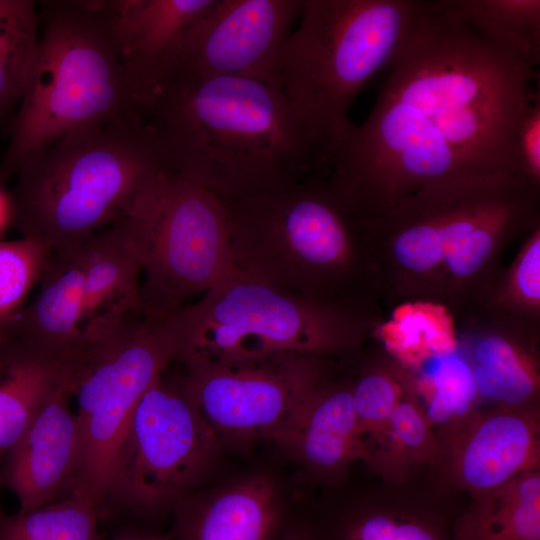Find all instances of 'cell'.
Listing matches in <instances>:
<instances>
[{
	"instance_id": "6da1fadb",
	"label": "cell",
	"mask_w": 540,
	"mask_h": 540,
	"mask_svg": "<svg viewBox=\"0 0 540 540\" xmlns=\"http://www.w3.org/2000/svg\"><path fill=\"white\" fill-rule=\"evenodd\" d=\"M365 121L329 160L327 182L359 227L427 186L519 176L518 125L536 69L420 1Z\"/></svg>"
},
{
	"instance_id": "7a4b0ae2",
	"label": "cell",
	"mask_w": 540,
	"mask_h": 540,
	"mask_svg": "<svg viewBox=\"0 0 540 540\" xmlns=\"http://www.w3.org/2000/svg\"><path fill=\"white\" fill-rule=\"evenodd\" d=\"M137 114L165 171L222 200L290 188L323 168L282 90L259 81L168 79Z\"/></svg>"
},
{
	"instance_id": "3957f363",
	"label": "cell",
	"mask_w": 540,
	"mask_h": 540,
	"mask_svg": "<svg viewBox=\"0 0 540 540\" xmlns=\"http://www.w3.org/2000/svg\"><path fill=\"white\" fill-rule=\"evenodd\" d=\"M166 172L137 113L67 132L28 157L9 195L11 222L50 252L81 246L133 215Z\"/></svg>"
},
{
	"instance_id": "277c9868",
	"label": "cell",
	"mask_w": 540,
	"mask_h": 540,
	"mask_svg": "<svg viewBox=\"0 0 540 540\" xmlns=\"http://www.w3.org/2000/svg\"><path fill=\"white\" fill-rule=\"evenodd\" d=\"M236 267L282 291L359 309L374 267L327 180L222 200Z\"/></svg>"
},
{
	"instance_id": "5b68a950",
	"label": "cell",
	"mask_w": 540,
	"mask_h": 540,
	"mask_svg": "<svg viewBox=\"0 0 540 540\" xmlns=\"http://www.w3.org/2000/svg\"><path fill=\"white\" fill-rule=\"evenodd\" d=\"M36 58L10 130L0 180L61 135L136 113L112 1H41Z\"/></svg>"
},
{
	"instance_id": "8992f818",
	"label": "cell",
	"mask_w": 540,
	"mask_h": 540,
	"mask_svg": "<svg viewBox=\"0 0 540 540\" xmlns=\"http://www.w3.org/2000/svg\"><path fill=\"white\" fill-rule=\"evenodd\" d=\"M419 0H303L281 52V90L312 138L324 168L352 126L348 111L387 67Z\"/></svg>"
},
{
	"instance_id": "52a82bcc",
	"label": "cell",
	"mask_w": 540,
	"mask_h": 540,
	"mask_svg": "<svg viewBox=\"0 0 540 540\" xmlns=\"http://www.w3.org/2000/svg\"><path fill=\"white\" fill-rule=\"evenodd\" d=\"M183 363L355 349L372 323L359 309L291 294L237 270L178 311Z\"/></svg>"
},
{
	"instance_id": "ba28073f",
	"label": "cell",
	"mask_w": 540,
	"mask_h": 540,
	"mask_svg": "<svg viewBox=\"0 0 540 540\" xmlns=\"http://www.w3.org/2000/svg\"><path fill=\"white\" fill-rule=\"evenodd\" d=\"M177 313L132 317L93 344L72 366L80 461L76 486L103 507L115 452L131 414L150 385L181 352Z\"/></svg>"
},
{
	"instance_id": "9c48e42d",
	"label": "cell",
	"mask_w": 540,
	"mask_h": 540,
	"mask_svg": "<svg viewBox=\"0 0 540 540\" xmlns=\"http://www.w3.org/2000/svg\"><path fill=\"white\" fill-rule=\"evenodd\" d=\"M132 216L141 238L144 316H171L238 270L226 209L212 192L165 172Z\"/></svg>"
},
{
	"instance_id": "30bf717a",
	"label": "cell",
	"mask_w": 540,
	"mask_h": 540,
	"mask_svg": "<svg viewBox=\"0 0 540 540\" xmlns=\"http://www.w3.org/2000/svg\"><path fill=\"white\" fill-rule=\"evenodd\" d=\"M219 441L182 378L161 374L138 401L119 442L102 518L146 514L174 503L199 477Z\"/></svg>"
},
{
	"instance_id": "8fae6325",
	"label": "cell",
	"mask_w": 540,
	"mask_h": 540,
	"mask_svg": "<svg viewBox=\"0 0 540 540\" xmlns=\"http://www.w3.org/2000/svg\"><path fill=\"white\" fill-rule=\"evenodd\" d=\"M324 357L271 355L184 363L185 390L219 440L269 439L297 405L326 382Z\"/></svg>"
},
{
	"instance_id": "7c38bea8",
	"label": "cell",
	"mask_w": 540,
	"mask_h": 540,
	"mask_svg": "<svg viewBox=\"0 0 540 540\" xmlns=\"http://www.w3.org/2000/svg\"><path fill=\"white\" fill-rule=\"evenodd\" d=\"M302 1L216 0L185 36L164 81L235 76L281 89V52Z\"/></svg>"
},
{
	"instance_id": "4fadbf2b",
	"label": "cell",
	"mask_w": 540,
	"mask_h": 540,
	"mask_svg": "<svg viewBox=\"0 0 540 540\" xmlns=\"http://www.w3.org/2000/svg\"><path fill=\"white\" fill-rule=\"evenodd\" d=\"M71 397L69 373L48 394L0 467V489L16 495L20 511L58 502L75 489L80 435Z\"/></svg>"
},
{
	"instance_id": "5bb4252c",
	"label": "cell",
	"mask_w": 540,
	"mask_h": 540,
	"mask_svg": "<svg viewBox=\"0 0 540 540\" xmlns=\"http://www.w3.org/2000/svg\"><path fill=\"white\" fill-rule=\"evenodd\" d=\"M450 431L444 458L454 483L472 497L539 470L536 408L475 410Z\"/></svg>"
},
{
	"instance_id": "9a60e30c",
	"label": "cell",
	"mask_w": 540,
	"mask_h": 540,
	"mask_svg": "<svg viewBox=\"0 0 540 540\" xmlns=\"http://www.w3.org/2000/svg\"><path fill=\"white\" fill-rule=\"evenodd\" d=\"M82 257L80 356L123 322L143 314V257L136 219L123 218L92 235L82 245Z\"/></svg>"
},
{
	"instance_id": "2e32d148",
	"label": "cell",
	"mask_w": 540,
	"mask_h": 540,
	"mask_svg": "<svg viewBox=\"0 0 540 540\" xmlns=\"http://www.w3.org/2000/svg\"><path fill=\"white\" fill-rule=\"evenodd\" d=\"M216 0H112L127 86L138 112L166 78L182 41Z\"/></svg>"
},
{
	"instance_id": "e0dca14e",
	"label": "cell",
	"mask_w": 540,
	"mask_h": 540,
	"mask_svg": "<svg viewBox=\"0 0 540 540\" xmlns=\"http://www.w3.org/2000/svg\"><path fill=\"white\" fill-rule=\"evenodd\" d=\"M462 341L478 398L498 407L536 408L540 393L538 327L524 320L483 313Z\"/></svg>"
},
{
	"instance_id": "ac0fdd59",
	"label": "cell",
	"mask_w": 540,
	"mask_h": 540,
	"mask_svg": "<svg viewBox=\"0 0 540 540\" xmlns=\"http://www.w3.org/2000/svg\"><path fill=\"white\" fill-rule=\"evenodd\" d=\"M82 245L51 252L34 300L0 325V335L70 369L81 347Z\"/></svg>"
},
{
	"instance_id": "d6986e66",
	"label": "cell",
	"mask_w": 540,
	"mask_h": 540,
	"mask_svg": "<svg viewBox=\"0 0 540 540\" xmlns=\"http://www.w3.org/2000/svg\"><path fill=\"white\" fill-rule=\"evenodd\" d=\"M287 454L322 474H336L358 460L352 386L322 383L270 436Z\"/></svg>"
},
{
	"instance_id": "ffe728a7",
	"label": "cell",
	"mask_w": 540,
	"mask_h": 540,
	"mask_svg": "<svg viewBox=\"0 0 540 540\" xmlns=\"http://www.w3.org/2000/svg\"><path fill=\"white\" fill-rule=\"evenodd\" d=\"M69 371L0 335V467L48 394Z\"/></svg>"
},
{
	"instance_id": "44dd1931",
	"label": "cell",
	"mask_w": 540,
	"mask_h": 540,
	"mask_svg": "<svg viewBox=\"0 0 540 540\" xmlns=\"http://www.w3.org/2000/svg\"><path fill=\"white\" fill-rule=\"evenodd\" d=\"M452 540H540V473L521 474L472 497Z\"/></svg>"
},
{
	"instance_id": "7402d4cb",
	"label": "cell",
	"mask_w": 540,
	"mask_h": 540,
	"mask_svg": "<svg viewBox=\"0 0 540 540\" xmlns=\"http://www.w3.org/2000/svg\"><path fill=\"white\" fill-rule=\"evenodd\" d=\"M278 500L269 480L244 481L180 526L181 540H272Z\"/></svg>"
},
{
	"instance_id": "603a6c76",
	"label": "cell",
	"mask_w": 540,
	"mask_h": 540,
	"mask_svg": "<svg viewBox=\"0 0 540 540\" xmlns=\"http://www.w3.org/2000/svg\"><path fill=\"white\" fill-rule=\"evenodd\" d=\"M447 17L533 68L540 62L539 0H435Z\"/></svg>"
},
{
	"instance_id": "cb8c5ba5",
	"label": "cell",
	"mask_w": 540,
	"mask_h": 540,
	"mask_svg": "<svg viewBox=\"0 0 540 540\" xmlns=\"http://www.w3.org/2000/svg\"><path fill=\"white\" fill-rule=\"evenodd\" d=\"M444 457V446L418 405L406 371L405 392L367 464L386 478L400 480L411 468Z\"/></svg>"
},
{
	"instance_id": "d4e9b609",
	"label": "cell",
	"mask_w": 540,
	"mask_h": 540,
	"mask_svg": "<svg viewBox=\"0 0 540 540\" xmlns=\"http://www.w3.org/2000/svg\"><path fill=\"white\" fill-rule=\"evenodd\" d=\"M102 505L81 492L36 509L4 512L0 502V540H105L98 531Z\"/></svg>"
},
{
	"instance_id": "484cf974",
	"label": "cell",
	"mask_w": 540,
	"mask_h": 540,
	"mask_svg": "<svg viewBox=\"0 0 540 540\" xmlns=\"http://www.w3.org/2000/svg\"><path fill=\"white\" fill-rule=\"evenodd\" d=\"M40 18L31 0H0V118L21 99L37 54Z\"/></svg>"
},
{
	"instance_id": "4316f807",
	"label": "cell",
	"mask_w": 540,
	"mask_h": 540,
	"mask_svg": "<svg viewBox=\"0 0 540 540\" xmlns=\"http://www.w3.org/2000/svg\"><path fill=\"white\" fill-rule=\"evenodd\" d=\"M455 352L440 356L436 368L424 378L409 374L410 386L431 425L453 427L472 412L478 395L471 370Z\"/></svg>"
},
{
	"instance_id": "83f0119b",
	"label": "cell",
	"mask_w": 540,
	"mask_h": 540,
	"mask_svg": "<svg viewBox=\"0 0 540 540\" xmlns=\"http://www.w3.org/2000/svg\"><path fill=\"white\" fill-rule=\"evenodd\" d=\"M405 388L406 370L400 364L373 366L352 386L358 460H369Z\"/></svg>"
},
{
	"instance_id": "f1b7e54d",
	"label": "cell",
	"mask_w": 540,
	"mask_h": 540,
	"mask_svg": "<svg viewBox=\"0 0 540 540\" xmlns=\"http://www.w3.org/2000/svg\"><path fill=\"white\" fill-rule=\"evenodd\" d=\"M480 308L483 313L539 325L540 225L527 233L514 260L499 273Z\"/></svg>"
},
{
	"instance_id": "f546056e",
	"label": "cell",
	"mask_w": 540,
	"mask_h": 540,
	"mask_svg": "<svg viewBox=\"0 0 540 540\" xmlns=\"http://www.w3.org/2000/svg\"><path fill=\"white\" fill-rule=\"evenodd\" d=\"M50 251L31 239L0 242V325L22 307L39 282Z\"/></svg>"
},
{
	"instance_id": "4dcf8cb0",
	"label": "cell",
	"mask_w": 540,
	"mask_h": 540,
	"mask_svg": "<svg viewBox=\"0 0 540 540\" xmlns=\"http://www.w3.org/2000/svg\"><path fill=\"white\" fill-rule=\"evenodd\" d=\"M345 540H445L435 522L410 513L377 511L349 527Z\"/></svg>"
},
{
	"instance_id": "1f68e13d",
	"label": "cell",
	"mask_w": 540,
	"mask_h": 540,
	"mask_svg": "<svg viewBox=\"0 0 540 540\" xmlns=\"http://www.w3.org/2000/svg\"><path fill=\"white\" fill-rule=\"evenodd\" d=\"M514 152L521 178L540 188V94L535 95L515 134Z\"/></svg>"
},
{
	"instance_id": "d6a6232c",
	"label": "cell",
	"mask_w": 540,
	"mask_h": 540,
	"mask_svg": "<svg viewBox=\"0 0 540 540\" xmlns=\"http://www.w3.org/2000/svg\"><path fill=\"white\" fill-rule=\"evenodd\" d=\"M169 535L148 534L137 531H125L112 540H170Z\"/></svg>"
},
{
	"instance_id": "836d02e7",
	"label": "cell",
	"mask_w": 540,
	"mask_h": 540,
	"mask_svg": "<svg viewBox=\"0 0 540 540\" xmlns=\"http://www.w3.org/2000/svg\"><path fill=\"white\" fill-rule=\"evenodd\" d=\"M8 222H11L10 199L0 186V232Z\"/></svg>"
},
{
	"instance_id": "e575fe53",
	"label": "cell",
	"mask_w": 540,
	"mask_h": 540,
	"mask_svg": "<svg viewBox=\"0 0 540 540\" xmlns=\"http://www.w3.org/2000/svg\"><path fill=\"white\" fill-rule=\"evenodd\" d=\"M286 540H308V539L300 535H292V536H289Z\"/></svg>"
}]
</instances>
